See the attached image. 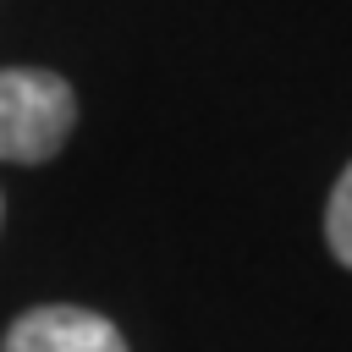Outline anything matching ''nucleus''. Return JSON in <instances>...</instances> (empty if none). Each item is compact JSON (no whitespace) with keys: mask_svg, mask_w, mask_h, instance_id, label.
Listing matches in <instances>:
<instances>
[{"mask_svg":"<svg viewBox=\"0 0 352 352\" xmlns=\"http://www.w3.org/2000/svg\"><path fill=\"white\" fill-rule=\"evenodd\" d=\"M324 236H330V253L352 270V165L341 170L336 192H330V209H324Z\"/></svg>","mask_w":352,"mask_h":352,"instance_id":"3","label":"nucleus"},{"mask_svg":"<svg viewBox=\"0 0 352 352\" xmlns=\"http://www.w3.org/2000/svg\"><path fill=\"white\" fill-rule=\"evenodd\" d=\"M0 352H126V341H121V330H116L104 314L55 302V308L22 314V319L6 330Z\"/></svg>","mask_w":352,"mask_h":352,"instance_id":"2","label":"nucleus"},{"mask_svg":"<svg viewBox=\"0 0 352 352\" xmlns=\"http://www.w3.org/2000/svg\"><path fill=\"white\" fill-rule=\"evenodd\" d=\"M77 126V99L66 77L6 66L0 72V160L38 165L50 160Z\"/></svg>","mask_w":352,"mask_h":352,"instance_id":"1","label":"nucleus"}]
</instances>
